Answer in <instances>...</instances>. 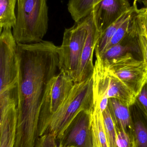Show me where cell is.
I'll return each mask as SVG.
<instances>
[{
    "label": "cell",
    "mask_w": 147,
    "mask_h": 147,
    "mask_svg": "<svg viewBox=\"0 0 147 147\" xmlns=\"http://www.w3.org/2000/svg\"><path fill=\"white\" fill-rule=\"evenodd\" d=\"M94 107L92 77L81 82L75 83L68 99L55 113L47 117L39 125V137L51 134L57 141L79 112H92Z\"/></svg>",
    "instance_id": "cell-2"
},
{
    "label": "cell",
    "mask_w": 147,
    "mask_h": 147,
    "mask_svg": "<svg viewBox=\"0 0 147 147\" xmlns=\"http://www.w3.org/2000/svg\"><path fill=\"white\" fill-rule=\"evenodd\" d=\"M56 136L51 134L44 135L37 139L35 147H59Z\"/></svg>",
    "instance_id": "cell-23"
},
{
    "label": "cell",
    "mask_w": 147,
    "mask_h": 147,
    "mask_svg": "<svg viewBox=\"0 0 147 147\" xmlns=\"http://www.w3.org/2000/svg\"><path fill=\"white\" fill-rule=\"evenodd\" d=\"M88 35L87 16L64 32L58 47L59 70L70 77L75 83L78 78L81 57Z\"/></svg>",
    "instance_id": "cell-4"
},
{
    "label": "cell",
    "mask_w": 147,
    "mask_h": 147,
    "mask_svg": "<svg viewBox=\"0 0 147 147\" xmlns=\"http://www.w3.org/2000/svg\"><path fill=\"white\" fill-rule=\"evenodd\" d=\"M17 45L11 28L3 29L0 36V92L17 87Z\"/></svg>",
    "instance_id": "cell-7"
},
{
    "label": "cell",
    "mask_w": 147,
    "mask_h": 147,
    "mask_svg": "<svg viewBox=\"0 0 147 147\" xmlns=\"http://www.w3.org/2000/svg\"><path fill=\"white\" fill-rule=\"evenodd\" d=\"M21 1V0H17V1Z\"/></svg>",
    "instance_id": "cell-28"
},
{
    "label": "cell",
    "mask_w": 147,
    "mask_h": 147,
    "mask_svg": "<svg viewBox=\"0 0 147 147\" xmlns=\"http://www.w3.org/2000/svg\"><path fill=\"white\" fill-rule=\"evenodd\" d=\"M102 115L109 147H119L115 127L108 107L102 112Z\"/></svg>",
    "instance_id": "cell-19"
},
{
    "label": "cell",
    "mask_w": 147,
    "mask_h": 147,
    "mask_svg": "<svg viewBox=\"0 0 147 147\" xmlns=\"http://www.w3.org/2000/svg\"><path fill=\"white\" fill-rule=\"evenodd\" d=\"M87 18L88 35L82 53L77 83L83 82L92 77L94 69L93 53L101 34L95 24L92 11L87 16Z\"/></svg>",
    "instance_id": "cell-10"
},
{
    "label": "cell",
    "mask_w": 147,
    "mask_h": 147,
    "mask_svg": "<svg viewBox=\"0 0 147 147\" xmlns=\"http://www.w3.org/2000/svg\"><path fill=\"white\" fill-rule=\"evenodd\" d=\"M145 11V8H144L139 26L138 38L141 53L147 67V32L144 23Z\"/></svg>",
    "instance_id": "cell-21"
},
{
    "label": "cell",
    "mask_w": 147,
    "mask_h": 147,
    "mask_svg": "<svg viewBox=\"0 0 147 147\" xmlns=\"http://www.w3.org/2000/svg\"><path fill=\"white\" fill-rule=\"evenodd\" d=\"M59 147H62V146H58ZM73 147V146H70V147Z\"/></svg>",
    "instance_id": "cell-27"
},
{
    "label": "cell",
    "mask_w": 147,
    "mask_h": 147,
    "mask_svg": "<svg viewBox=\"0 0 147 147\" xmlns=\"http://www.w3.org/2000/svg\"><path fill=\"white\" fill-rule=\"evenodd\" d=\"M138 9L135 12H134L133 14L130 17H129L117 29L114 35L112 37L104 51L112 47L113 46L115 45L121 43L125 38V37L127 36L132 28L133 23L135 14L136 13V11L138 10Z\"/></svg>",
    "instance_id": "cell-20"
},
{
    "label": "cell",
    "mask_w": 147,
    "mask_h": 147,
    "mask_svg": "<svg viewBox=\"0 0 147 147\" xmlns=\"http://www.w3.org/2000/svg\"><path fill=\"white\" fill-rule=\"evenodd\" d=\"M138 9L137 2L134 1L133 4L132 6V8L129 11L125 13L119 20H117L114 23L110 25L102 32L101 33L100 38L96 46L95 53L100 54L104 51L106 46L109 43L112 37L114 35L117 29Z\"/></svg>",
    "instance_id": "cell-16"
},
{
    "label": "cell",
    "mask_w": 147,
    "mask_h": 147,
    "mask_svg": "<svg viewBox=\"0 0 147 147\" xmlns=\"http://www.w3.org/2000/svg\"><path fill=\"white\" fill-rule=\"evenodd\" d=\"M134 1H136L137 2L142 3L146 7H147V0H134Z\"/></svg>",
    "instance_id": "cell-26"
},
{
    "label": "cell",
    "mask_w": 147,
    "mask_h": 147,
    "mask_svg": "<svg viewBox=\"0 0 147 147\" xmlns=\"http://www.w3.org/2000/svg\"><path fill=\"white\" fill-rule=\"evenodd\" d=\"M48 26L46 0H21L18 1L16 22L13 34L17 44L42 41Z\"/></svg>",
    "instance_id": "cell-3"
},
{
    "label": "cell",
    "mask_w": 147,
    "mask_h": 147,
    "mask_svg": "<svg viewBox=\"0 0 147 147\" xmlns=\"http://www.w3.org/2000/svg\"><path fill=\"white\" fill-rule=\"evenodd\" d=\"M58 47L43 40L17 44L16 146L34 147L39 137L40 116L49 109L51 86L59 70Z\"/></svg>",
    "instance_id": "cell-1"
},
{
    "label": "cell",
    "mask_w": 147,
    "mask_h": 147,
    "mask_svg": "<svg viewBox=\"0 0 147 147\" xmlns=\"http://www.w3.org/2000/svg\"><path fill=\"white\" fill-rule=\"evenodd\" d=\"M96 56L92 75L94 104L104 98H115L129 106L135 103V96L131 90L107 68Z\"/></svg>",
    "instance_id": "cell-5"
},
{
    "label": "cell",
    "mask_w": 147,
    "mask_h": 147,
    "mask_svg": "<svg viewBox=\"0 0 147 147\" xmlns=\"http://www.w3.org/2000/svg\"><path fill=\"white\" fill-rule=\"evenodd\" d=\"M75 83L68 75L63 72L58 74L54 78L49 94V111L39 125L50 115L55 113L70 96Z\"/></svg>",
    "instance_id": "cell-11"
},
{
    "label": "cell",
    "mask_w": 147,
    "mask_h": 147,
    "mask_svg": "<svg viewBox=\"0 0 147 147\" xmlns=\"http://www.w3.org/2000/svg\"><path fill=\"white\" fill-rule=\"evenodd\" d=\"M135 103L147 115V82L135 97Z\"/></svg>",
    "instance_id": "cell-24"
},
{
    "label": "cell",
    "mask_w": 147,
    "mask_h": 147,
    "mask_svg": "<svg viewBox=\"0 0 147 147\" xmlns=\"http://www.w3.org/2000/svg\"><path fill=\"white\" fill-rule=\"evenodd\" d=\"M17 0H0V32L13 28L16 22L15 8Z\"/></svg>",
    "instance_id": "cell-18"
},
{
    "label": "cell",
    "mask_w": 147,
    "mask_h": 147,
    "mask_svg": "<svg viewBox=\"0 0 147 147\" xmlns=\"http://www.w3.org/2000/svg\"><path fill=\"white\" fill-rule=\"evenodd\" d=\"M91 126L94 147H109L102 113L97 105L91 113Z\"/></svg>",
    "instance_id": "cell-15"
},
{
    "label": "cell",
    "mask_w": 147,
    "mask_h": 147,
    "mask_svg": "<svg viewBox=\"0 0 147 147\" xmlns=\"http://www.w3.org/2000/svg\"><path fill=\"white\" fill-rule=\"evenodd\" d=\"M16 103L0 104V147H14L17 122Z\"/></svg>",
    "instance_id": "cell-12"
},
{
    "label": "cell",
    "mask_w": 147,
    "mask_h": 147,
    "mask_svg": "<svg viewBox=\"0 0 147 147\" xmlns=\"http://www.w3.org/2000/svg\"><path fill=\"white\" fill-rule=\"evenodd\" d=\"M108 107L115 127L133 138L130 106L117 98H110Z\"/></svg>",
    "instance_id": "cell-13"
},
{
    "label": "cell",
    "mask_w": 147,
    "mask_h": 147,
    "mask_svg": "<svg viewBox=\"0 0 147 147\" xmlns=\"http://www.w3.org/2000/svg\"><path fill=\"white\" fill-rule=\"evenodd\" d=\"M102 62L131 90L135 97L147 82L146 63L143 59L140 60L135 58L131 53H127L108 62Z\"/></svg>",
    "instance_id": "cell-6"
},
{
    "label": "cell",
    "mask_w": 147,
    "mask_h": 147,
    "mask_svg": "<svg viewBox=\"0 0 147 147\" xmlns=\"http://www.w3.org/2000/svg\"><path fill=\"white\" fill-rule=\"evenodd\" d=\"M102 0H69L68 10L75 22L87 16L94 6Z\"/></svg>",
    "instance_id": "cell-17"
},
{
    "label": "cell",
    "mask_w": 147,
    "mask_h": 147,
    "mask_svg": "<svg viewBox=\"0 0 147 147\" xmlns=\"http://www.w3.org/2000/svg\"><path fill=\"white\" fill-rule=\"evenodd\" d=\"M132 6L128 0H102L99 2L92 9L98 29L102 32L129 11Z\"/></svg>",
    "instance_id": "cell-9"
},
{
    "label": "cell",
    "mask_w": 147,
    "mask_h": 147,
    "mask_svg": "<svg viewBox=\"0 0 147 147\" xmlns=\"http://www.w3.org/2000/svg\"><path fill=\"white\" fill-rule=\"evenodd\" d=\"M130 110L135 147H147V115L135 103Z\"/></svg>",
    "instance_id": "cell-14"
},
{
    "label": "cell",
    "mask_w": 147,
    "mask_h": 147,
    "mask_svg": "<svg viewBox=\"0 0 147 147\" xmlns=\"http://www.w3.org/2000/svg\"><path fill=\"white\" fill-rule=\"evenodd\" d=\"M144 23L145 28L147 32V7H145V13H144Z\"/></svg>",
    "instance_id": "cell-25"
},
{
    "label": "cell",
    "mask_w": 147,
    "mask_h": 147,
    "mask_svg": "<svg viewBox=\"0 0 147 147\" xmlns=\"http://www.w3.org/2000/svg\"><path fill=\"white\" fill-rule=\"evenodd\" d=\"M116 130L119 147H135L133 137L129 135L122 129L116 128Z\"/></svg>",
    "instance_id": "cell-22"
},
{
    "label": "cell",
    "mask_w": 147,
    "mask_h": 147,
    "mask_svg": "<svg viewBox=\"0 0 147 147\" xmlns=\"http://www.w3.org/2000/svg\"><path fill=\"white\" fill-rule=\"evenodd\" d=\"M92 112L82 110L77 114L58 141L59 146L94 147L91 126Z\"/></svg>",
    "instance_id": "cell-8"
}]
</instances>
